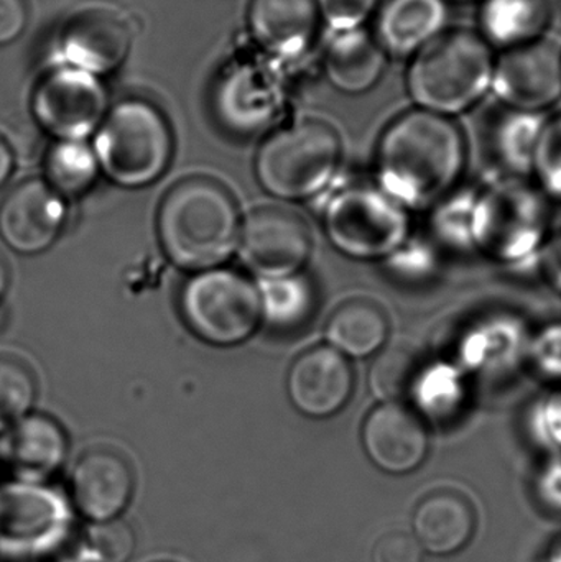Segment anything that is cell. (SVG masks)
Here are the masks:
<instances>
[{
    "instance_id": "1",
    "label": "cell",
    "mask_w": 561,
    "mask_h": 562,
    "mask_svg": "<svg viewBox=\"0 0 561 562\" xmlns=\"http://www.w3.org/2000/svg\"><path fill=\"white\" fill-rule=\"evenodd\" d=\"M464 167V142L457 125L430 111L392 122L379 147V170L389 193L424 206L447 193Z\"/></svg>"
},
{
    "instance_id": "2",
    "label": "cell",
    "mask_w": 561,
    "mask_h": 562,
    "mask_svg": "<svg viewBox=\"0 0 561 562\" xmlns=\"http://www.w3.org/2000/svg\"><path fill=\"white\" fill-rule=\"evenodd\" d=\"M157 236L167 259L187 272L220 269L239 246L240 216L226 188L190 178L168 191L157 216Z\"/></svg>"
},
{
    "instance_id": "3",
    "label": "cell",
    "mask_w": 561,
    "mask_h": 562,
    "mask_svg": "<svg viewBox=\"0 0 561 562\" xmlns=\"http://www.w3.org/2000/svg\"><path fill=\"white\" fill-rule=\"evenodd\" d=\"M94 154L102 173L122 188L160 180L173 157V134L164 112L144 99L119 102L99 127Z\"/></svg>"
},
{
    "instance_id": "4",
    "label": "cell",
    "mask_w": 561,
    "mask_h": 562,
    "mask_svg": "<svg viewBox=\"0 0 561 562\" xmlns=\"http://www.w3.org/2000/svg\"><path fill=\"white\" fill-rule=\"evenodd\" d=\"M493 76V58L483 38L468 30L438 36L422 49L408 72L418 104L453 114L473 105Z\"/></svg>"
},
{
    "instance_id": "5",
    "label": "cell",
    "mask_w": 561,
    "mask_h": 562,
    "mask_svg": "<svg viewBox=\"0 0 561 562\" xmlns=\"http://www.w3.org/2000/svg\"><path fill=\"white\" fill-rule=\"evenodd\" d=\"M339 137L325 122L305 121L270 135L256 158V177L279 200H306L322 191L339 161Z\"/></svg>"
},
{
    "instance_id": "6",
    "label": "cell",
    "mask_w": 561,
    "mask_h": 562,
    "mask_svg": "<svg viewBox=\"0 0 561 562\" xmlns=\"http://www.w3.org/2000/svg\"><path fill=\"white\" fill-rule=\"evenodd\" d=\"M178 303L188 329L211 346H239L262 323L259 286L236 270L194 273L181 288Z\"/></svg>"
},
{
    "instance_id": "7",
    "label": "cell",
    "mask_w": 561,
    "mask_h": 562,
    "mask_svg": "<svg viewBox=\"0 0 561 562\" xmlns=\"http://www.w3.org/2000/svg\"><path fill=\"white\" fill-rule=\"evenodd\" d=\"M36 122L58 142H82L99 131L108 98L96 76L66 68L46 75L32 101Z\"/></svg>"
},
{
    "instance_id": "8",
    "label": "cell",
    "mask_w": 561,
    "mask_h": 562,
    "mask_svg": "<svg viewBox=\"0 0 561 562\" xmlns=\"http://www.w3.org/2000/svg\"><path fill=\"white\" fill-rule=\"evenodd\" d=\"M239 257L260 280L299 276L312 254L305 221L290 211L259 210L240 229Z\"/></svg>"
},
{
    "instance_id": "9",
    "label": "cell",
    "mask_w": 561,
    "mask_h": 562,
    "mask_svg": "<svg viewBox=\"0 0 561 562\" xmlns=\"http://www.w3.org/2000/svg\"><path fill=\"white\" fill-rule=\"evenodd\" d=\"M325 227L333 246L341 252L374 259L401 243L405 220L378 194L349 190L339 194L326 211Z\"/></svg>"
},
{
    "instance_id": "10",
    "label": "cell",
    "mask_w": 561,
    "mask_h": 562,
    "mask_svg": "<svg viewBox=\"0 0 561 562\" xmlns=\"http://www.w3.org/2000/svg\"><path fill=\"white\" fill-rule=\"evenodd\" d=\"M63 56L72 68L108 75L131 53L134 26L124 10L96 3L76 10L61 29Z\"/></svg>"
},
{
    "instance_id": "11",
    "label": "cell",
    "mask_w": 561,
    "mask_h": 562,
    "mask_svg": "<svg viewBox=\"0 0 561 562\" xmlns=\"http://www.w3.org/2000/svg\"><path fill=\"white\" fill-rule=\"evenodd\" d=\"M65 223V200L46 181H23L0 206V236L7 246L25 256L48 250Z\"/></svg>"
},
{
    "instance_id": "12",
    "label": "cell",
    "mask_w": 561,
    "mask_h": 562,
    "mask_svg": "<svg viewBox=\"0 0 561 562\" xmlns=\"http://www.w3.org/2000/svg\"><path fill=\"white\" fill-rule=\"evenodd\" d=\"M494 89L524 111L553 104L561 94V52L550 40L514 46L497 63Z\"/></svg>"
},
{
    "instance_id": "13",
    "label": "cell",
    "mask_w": 561,
    "mask_h": 562,
    "mask_svg": "<svg viewBox=\"0 0 561 562\" xmlns=\"http://www.w3.org/2000/svg\"><path fill=\"white\" fill-rule=\"evenodd\" d=\"M352 370L333 347H313L290 367L287 393L290 402L308 418H328L348 403Z\"/></svg>"
},
{
    "instance_id": "14",
    "label": "cell",
    "mask_w": 561,
    "mask_h": 562,
    "mask_svg": "<svg viewBox=\"0 0 561 562\" xmlns=\"http://www.w3.org/2000/svg\"><path fill=\"white\" fill-rule=\"evenodd\" d=\"M362 442L371 461L389 474L415 471L428 451L424 423L399 403H384L372 409L362 428Z\"/></svg>"
},
{
    "instance_id": "15",
    "label": "cell",
    "mask_w": 561,
    "mask_h": 562,
    "mask_svg": "<svg viewBox=\"0 0 561 562\" xmlns=\"http://www.w3.org/2000/svg\"><path fill=\"white\" fill-rule=\"evenodd\" d=\"M280 105L279 86L262 69L247 65L224 76L214 99L221 125L240 137L266 131L276 121Z\"/></svg>"
},
{
    "instance_id": "16",
    "label": "cell",
    "mask_w": 561,
    "mask_h": 562,
    "mask_svg": "<svg viewBox=\"0 0 561 562\" xmlns=\"http://www.w3.org/2000/svg\"><path fill=\"white\" fill-rule=\"evenodd\" d=\"M134 475L124 458L105 449L86 452L71 475V495L85 517L114 520L132 497Z\"/></svg>"
},
{
    "instance_id": "17",
    "label": "cell",
    "mask_w": 561,
    "mask_h": 562,
    "mask_svg": "<svg viewBox=\"0 0 561 562\" xmlns=\"http://www.w3.org/2000/svg\"><path fill=\"white\" fill-rule=\"evenodd\" d=\"M318 13V0H250L247 19L263 48L292 58L312 43Z\"/></svg>"
},
{
    "instance_id": "18",
    "label": "cell",
    "mask_w": 561,
    "mask_h": 562,
    "mask_svg": "<svg viewBox=\"0 0 561 562\" xmlns=\"http://www.w3.org/2000/svg\"><path fill=\"white\" fill-rule=\"evenodd\" d=\"M473 505L458 492L441 491L418 504L414 530L422 548L434 554H451L467 547L474 531Z\"/></svg>"
},
{
    "instance_id": "19",
    "label": "cell",
    "mask_w": 561,
    "mask_h": 562,
    "mask_svg": "<svg viewBox=\"0 0 561 562\" xmlns=\"http://www.w3.org/2000/svg\"><path fill=\"white\" fill-rule=\"evenodd\" d=\"M66 454V432L49 416H26L13 426L7 439L9 461L25 477H48L65 462Z\"/></svg>"
},
{
    "instance_id": "20",
    "label": "cell",
    "mask_w": 561,
    "mask_h": 562,
    "mask_svg": "<svg viewBox=\"0 0 561 562\" xmlns=\"http://www.w3.org/2000/svg\"><path fill=\"white\" fill-rule=\"evenodd\" d=\"M445 22L441 0H389L379 15V42L395 56H407L430 42Z\"/></svg>"
},
{
    "instance_id": "21",
    "label": "cell",
    "mask_w": 561,
    "mask_h": 562,
    "mask_svg": "<svg viewBox=\"0 0 561 562\" xmlns=\"http://www.w3.org/2000/svg\"><path fill=\"white\" fill-rule=\"evenodd\" d=\"M384 65V48L358 29L339 32L326 53L328 78L336 88L352 94L372 88Z\"/></svg>"
},
{
    "instance_id": "22",
    "label": "cell",
    "mask_w": 561,
    "mask_h": 562,
    "mask_svg": "<svg viewBox=\"0 0 561 562\" xmlns=\"http://www.w3.org/2000/svg\"><path fill=\"white\" fill-rule=\"evenodd\" d=\"M556 0H486L481 25L491 42L514 46L536 42L546 32Z\"/></svg>"
},
{
    "instance_id": "23",
    "label": "cell",
    "mask_w": 561,
    "mask_h": 562,
    "mask_svg": "<svg viewBox=\"0 0 561 562\" xmlns=\"http://www.w3.org/2000/svg\"><path fill=\"white\" fill-rule=\"evenodd\" d=\"M389 336V319L381 306L369 300H352L329 317L326 337L333 349L351 357L378 352Z\"/></svg>"
},
{
    "instance_id": "24",
    "label": "cell",
    "mask_w": 561,
    "mask_h": 562,
    "mask_svg": "<svg viewBox=\"0 0 561 562\" xmlns=\"http://www.w3.org/2000/svg\"><path fill=\"white\" fill-rule=\"evenodd\" d=\"M259 291L262 321L279 333L302 329L315 313V286L302 273L285 279L262 280Z\"/></svg>"
},
{
    "instance_id": "25",
    "label": "cell",
    "mask_w": 561,
    "mask_h": 562,
    "mask_svg": "<svg viewBox=\"0 0 561 562\" xmlns=\"http://www.w3.org/2000/svg\"><path fill=\"white\" fill-rule=\"evenodd\" d=\"M101 167L94 150L82 142H56L45 160L46 184L63 200L88 193L98 181Z\"/></svg>"
},
{
    "instance_id": "26",
    "label": "cell",
    "mask_w": 561,
    "mask_h": 562,
    "mask_svg": "<svg viewBox=\"0 0 561 562\" xmlns=\"http://www.w3.org/2000/svg\"><path fill=\"white\" fill-rule=\"evenodd\" d=\"M420 367V357L414 347L395 344L372 367L371 386L375 396L388 403H397L411 395Z\"/></svg>"
},
{
    "instance_id": "27",
    "label": "cell",
    "mask_w": 561,
    "mask_h": 562,
    "mask_svg": "<svg viewBox=\"0 0 561 562\" xmlns=\"http://www.w3.org/2000/svg\"><path fill=\"white\" fill-rule=\"evenodd\" d=\"M36 382L32 370L13 357H0V429L13 428L32 412Z\"/></svg>"
},
{
    "instance_id": "28",
    "label": "cell",
    "mask_w": 561,
    "mask_h": 562,
    "mask_svg": "<svg viewBox=\"0 0 561 562\" xmlns=\"http://www.w3.org/2000/svg\"><path fill=\"white\" fill-rule=\"evenodd\" d=\"M91 550L102 562H125L134 553V531L119 520L102 521L89 533Z\"/></svg>"
},
{
    "instance_id": "29",
    "label": "cell",
    "mask_w": 561,
    "mask_h": 562,
    "mask_svg": "<svg viewBox=\"0 0 561 562\" xmlns=\"http://www.w3.org/2000/svg\"><path fill=\"white\" fill-rule=\"evenodd\" d=\"M536 161L547 188L561 196V115L540 134Z\"/></svg>"
},
{
    "instance_id": "30",
    "label": "cell",
    "mask_w": 561,
    "mask_h": 562,
    "mask_svg": "<svg viewBox=\"0 0 561 562\" xmlns=\"http://www.w3.org/2000/svg\"><path fill=\"white\" fill-rule=\"evenodd\" d=\"M378 0H318V7L325 13L333 29L339 32L358 29L359 23L368 19Z\"/></svg>"
},
{
    "instance_id": "31",
    "label": "cell",
    "mask_w": 561,
    "mask_h": 562,
    "mask_svg": "<svg viewBox=\"0 0 561 562\" xmlns=\"http://www.w3.org/2000/svg\"><path fill=\"white\" fill-rule=\"evenodd\" d=\"M374 562H422V544L407 533L382 537L372 554Z\"/></svg>"
},
{
    "instance_id": "32",
    "label": "cell",
    "mask_w": 561,
    "mask_h": 562,
    "mask_svg": "<svg viewBox=\"0 0 561 562\" xmlns=\"http://www.w3.org/2000/svg\"><path fill=\"white\" fill-rule=\"evenodd\" d=\"M29 23L26 0H0V46L19 38Z\"/></svg>"
},
{
    "instance_id": "33",
    "label": "cell",
    "mask_w": 561,
    "mask_h": 562,
    "mask_svg": "<svg viewBox=\"0 0 561 562\" xmlns=\"http://www.w3.org/2000/svg\"><path fill=\"white\" fill-rule=\"evenodd\" d=\"M13 167H15V158H13L12 148L0 137V188L9 181Z\"/></svg>"
},
{
    "instance_id": "34",
    "label": "cell",
    "mask_w": 561,
    "mask_h": 562,
    "mask_svg": "<svg viewBox=\"0 0 561 562\" xmlns=\"http://www.w3.org/2000/svg\"><path fill=\"white\" fill-rule=\"evenodd\" d=\"M9 267H7L5 260L0 257V303H2L7 290H9Z\"/></svg>"
}]
</instances>
